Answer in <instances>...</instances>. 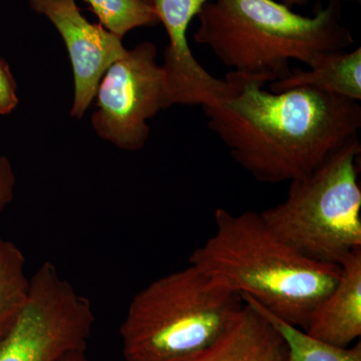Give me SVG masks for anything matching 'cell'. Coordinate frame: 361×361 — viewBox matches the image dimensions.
I'll return each instance as SVG.
<instances>
[{
	"instance_id": "cell-1",
	"label": "cell",
	"mask_w": 361,
	"mask_h": 361,
	"mask_svg": "<svg viewBox=\"0 0 361 361\" xmlns=\"http://www.w3.org/2000/svg\"><path fill=\"white\" fill-rule=\"evenodd\" d=\"M225 78L229 92L202 106L207 125L259 182L302 178L358 139V102L310 87L268 92L262 82L229 73Z\"/></svg>"
},
{
	"instance_id": "cell-2",
	"label": "cell",
	"mask_w": 361,
	"mask_h": 361,
	"mask_svg": "<svg viewBox=\"0 0 361 361\" xmlns=\"http://www.w3.org/2000/svg\"><path fill=\"white\" fill-rule=\"evenodd\" d=\"M215 232L189 264L216 284L248 295L284 322L305 330L341 276V266L305 257L277 236L260 213L219 208Z\"/></svg>"
},
{
	"instance_id": "cell-3",
	"label": "cell",
	"mask_w": 361,
	"mask_h": 361,
	"mask_svg": "<svg viewBox=\"0 0 361 361\" xmlns=\"http://www.w3.org/2000/svg\"><path fill=\"white\" fill-rule=\"evenodd\" d=\"M197 18L195 42L209 47L229 73L263 85L286 78L291 61L310 66L355 44L338 0L318 4L311 16L277 0H211Z\"/></svg>"
},
{
	"instance_id": "cell-4",
	"label": "cell",
	"mask_w": 361,
	"mask_h": 361,
	"mask_svg": "<svg viewBox=\"0 0 361 361\" xmlns=\"http://www.w3.org/2000/svg\"><path fill=\"white\" fill-rule=\"evenodd\" d=\"M243 305L189 264L137 292L120 329L127 361H177L203 350Z\"/></svg>"
},
{
	"instance_id": "cell-5",
	"label": "cell",
	"mask_w": 361,
	"mask_h": 361,
	"mask_svg": "<svg viewBox=\"0 0 361 361\" xmlns=\"http://www.w3.org/2000/svg\"><path fill=\"white\" fill-rule=\"evenodd\" d=\"M360 153L356 139L291 180L286 198L260 213L268 227L305 257L341 266L361 248Z\"/></svg>"
},
{
	"instance_id": "cell-6",
	"label": "cell",
	"mask_w": 361,
	"mask_h": 361,
	"mask_svg": "<svg viewBox=\"0 0 361 361\" xmlns=\"http://www.w3.org/2000/svg\"><path fill=\"white\" fill-rule=\"evenodd\" d=\"M94 324L89 299L52 263H42L30 278L25 307L0 336V361H59L85 351Z\"/></svg>"
},
{
	"instance_id": "cell-7",
	"label": "cell",
	"mask_w": 361,
	"mask_h": 361,
	"mask_svg": "<svg viewBox=\"0 0 361 361\" xmlns=\"http://www.w3.org/2000/svg\"><path fill=\"white\" fill-rule=\"evenodd\" d=\"M92 127L99 137L126 151L148 141V121L169 108L163 68L157 47L144 42L128 49L104 73L97 94Z\"/></svg>"
},
{
	"instance_id": "cell-8",
	"label": "cell",
	"mask_w": 361,
	"mask_h": 361,
	"mask_svg": "<svg viewBox=\"0 0 361 361\" xmlns=\"http://www.w3.org/2000/svg\"><path fill=\"white\" fill-rule=\"evenodd\" d=\"M35 13L56 26L65 42L75 82L71 116L80 118L96 97L104 73L125 56L122 39L80 13L75 0H30Z\"/></svg>"
},
{
	"instance_id": "cell-9",
	"label": "cell",
	"mask_w": 361,
	"mask_h": 361,
	"mask_svg": "<svg viewBox=\"0 0 361 361\" xmlns=\"http://www.w3.org/2000/svg\"><path fill=\"white\" fill-rule=\"evenodd\" d=\"M168 33L169 44L161 66L168 106H205L222 99L231 90L199 63L190 49L187 32L192 20L211 0H148Z\"/></svg>"
},
{
	"instance_id": "cell-10",
	"label": "cell",
	"mask_w": 361,
	"mask_h": 361,
	"mask_svg": "<svg viewBox=\"0 0 361 361\" xmlns=\"http://www.w3.org/2000/svg\"><path fill=\"white\" fill-rule=\"evenodd\" d=\"M305 331L314 338L348 348L361 336V248L341 264V276L316 308Z\"/></svg>"
},
{
	"instance_id": "cell-11",
	"label": "cell",
	"mask_w": 361,
	"mask_h": 361,
	"mask_svg": "<svg viewBox=\"0 0 361 361\" xmlns=\"http://www.w3.org/2000/svg\"><path fill=\"white\" fill-rule=\"evenodd\" d=\"M283 339L243 302L223 334L208 348L177 361H286Z\"/></svg>"
},
{
	"instance_id": "cell-12",
	"label": "cell",
	"mask_w": 361,
	"mask_h": 361,
	"mask_svg": "<svg viewBox=\"0 0 361 361\" xmlns=\"http://www.w3.org/2000/svg\"><path fill=\"white\" fill-rule=\"evenodd\" d=\"M310 87L345 97L361 99V49L326 52L306 70L292 68L286 78L270 85V92Z\"/></svg>"
},
{
	"instance_id": "cell-13",
	"label": "cell",
	"mask_w": 361,
	"mask_h": 361,
	"mask_svg": "<svg viewBox=\"0 0 361 361\" xmlns=\"http://www.w3.org/2000/svg\"><path fill=\"white\" fill-rule=\"evenodd\" d=\"M241 298L269 322L283 339L287 349L286 361H361L360 341L353 348L327 343L277 317L252 297L242 295Z\"/></svg>"
},
{
	"instance_id": "cell-14",
	"label": "cell",
	"mask_w": 361,
	"mask_h": 361,
	"mask_svg": "<svg viewBox=\"0 0 361 361\" xmlns=\"http://www.w3.org/2000/svg\"><path fill=\"white\" fill-rule=\"evenodd\" d=\"M25 258L13 242L0 236V336L11 327L27 302L30 279Z\"/></svg>"
},
{
	"instance_id": "cell-15",
	"label": "cell",
	"mask_w": 361,
	"mask_h": 361,
	"mask_svg": "<svg viewBox=\"0 0 361 361\" xmlns=\"http://www.w3.org/2000/svg\"><path fill=\"white\" fill-rule=\"evenodd\" d=\"M109 32L123 37L135 28L153 26L159 21L148 0H85Z\"/></svg>"
},
{
	"instance_id": "cell-16",
	"label": "cell",
	"mask_w": 361,
	"mask_h": 361,
	"mask_svg": "<svg viewBox=\"0 0 361 361\" xmlns=\"http://www.w3.org/2000/svg\"><path fill=\"white\" fill-rule=\"evenodd\" d=\"M16 89V82L8 65L0 59V115L11 114L18 106Z\"/></svg>"
},
{
	"instance_id": "cell-17",
	"label": "cell",
	"mask_w": 361,
	"mask_h": 361,
	"mask_svg": "<svg viewBox=\"0 0 361 361\" xmlns=\"http://www.w3.org/2000/svg\"><path fill=\"white\" fill-rule=\"evenodd\" d=\"M14 185H16V176H14L13 166L6 157H0V212L13 199Z\"/></svg>"
},
{
	"instance_id": "cell-18",
	"label": "cell",
	"mask_w": 361,
	"mask_h": 361,
	"mask_svg": "<svg viewBox=\"0 0 361 361\" xmlns=\"http://www.w3.org/2000/svg\"><path fill=\"white\" fill-rule=\"evenodd\" d=\"M59 361H89L85 355V351H73L63 355Z\"/></svg>"
},
{
	"instance_id": "cell-19",
	"label": "cell",
	"mask_w": 361,
	"mask_h": 361,
	"mask_svg": "<svg viewBox=\"0 0 361 361\" xmlns=\"http://www.w3.org/2000/svg\"><path fill=\"white\" fill-rule=\"evenodd\" d=\"M310 0H279V2H281L282 4L289 7V8L293 9L294 7L297 6H304L310 2ZM341 2H348L353 1V0H338Z\"/></svg>"
}]
</instances>
